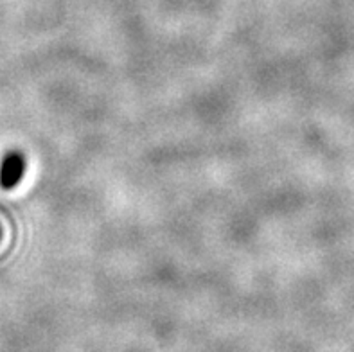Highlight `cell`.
Returning a JSON list of instances; mask_svg holds the SVG:
<instances>
[{"label":"cell","instance_id":"cell-1","mask_svg":"<svg viewBox=\"0 0 354 352\" xmlns=\"http://www.w3.org/2000/svg\"><path fill=\"white\" fill-rule=\"evenodd\" d=\"M27 169V160L22 151L13 149L8 151L0 164V187L11 191L22 182L24 174Z\"/></svg>","mask_w":354,"mask_h":352}]
</instances>
